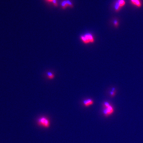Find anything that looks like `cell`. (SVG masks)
I'll return each instance as SVG.
<instances>
[{
    "label": "cell",
    "mask_w": 143,
    "mask_h": 143,
    "mask_svg": "<svg viewBox=\"0 0 143 143\" xmlns=\"http://www.w3.org/2000/svg\"><path fill=\"white\" fill-rule=\"evenodd\" d=\"M103 106L104 109L103 112L105 116L108 117L114 113V108L108 102H105L103 103Z\"/></svg>",
    "instance_id": "1"
},
{
    "label": "cell",
    "mask_w": 143,
    "mask_h": 143,
    "mask_svg": "<svg viewBox=\"0 0 143 143\" xmlns=\"http://www.w3.org/2000/svg\"><path fill=\"white\" fill-rule=\"evenodd\" d=\"M37 124L39 125L46 128H49L50 125L49 120L48 118L44 116L41 117L38 119Z\"/></svg>",
    "instance_id": "2"
},
{
    "label": "cell",
    "mask_w": 143,
    "mask_h": 143,
    "mask_svg": "<svg viewBox=\"0 0 143 143\" xmlns=\"http://www.w3.org/2000/svg\"><path fill=\"white\" fill-rule=\"evenodd\" d=\"M81 39L85 44H88L89 43H94L95 39L93 35L90 33H87L84 36H81Z\"/></svg>",
    "instance_id": "3"
},
{
    "label": "cell",
    "mask_w": 143,
    "mask_h": 143,
    "mask_svg": "<svg viewBox=\"0 0 143 143\" xmlns=\"http://www.w3.org/2000/svg\"><path fill=\"white\" fill-rule=\"evenodd\" d=\"M94 104L93 100L90 99H88L84 100L83 101V104L85 107H89L92 105Z\"/></svg>",
    "instance_id": "4"
},
{
    "label": "cell",
    "mask_w": 143,
    "mask_h": 143,
    "mask_svg": "<svg viewBox=\"0 0 143 143\" xmlns=\"http://www.w3.org/2000/svg\"><path fill=\"white\" fill-rule=\"evenodd\" d=\"M131 4L137 7H140L142 6V3L140 0H130Z\"/></svg>",
    "instance_id": "5"
},
{
    "label": "cell",
    "mask_w": 143,
    "mask_h": 143,
    "mask_svg": "<svg viewBox=\"0 0 143 143\" xmlns=\"http://www.w3.org/2000/svg\"><path fill=\"white\" fill-rule=\"evenodd\" d=\"M47 75L48 78L49 80H53L55 77L54 75L50 72H48L47 73Z\"/></svg>",
    "instance_id": "6"
},
{
    "label": "cell",
    "mask_w": 143,
    "mask_h": 143,
    "mask_svg": "<svg viewBox=\"0 0 143 143\" xmlns=\"http://www.w3.org/2000/svg\"><path fill=\"white\" fill-rule=\"evenodd\" d=\"M61 5L62 8L63 9H65L67 7L69 6L68 5L67 2H66V0H64L62 1L61 3Z\"/></svg>",
    "instance_id": "7"
},
{
    "label": "cell",
    "mask_w": 143,
    "mask_h": 143,
    "mask_svg": "<svg viewBox=\"0 0 143 143\" xmlns=\"http://www.w3.org/2000/svg\"><path fill=\"white\" fill-rule=\"evenodd\" d=\"M121 7L118 3V2L117 1L116 2L115 4V9L116 11L118 12L121 9Z\"/></svg>",
    "instance_id": "8"
},
{
    "label": "cell",
    "mask_w": 143,
    "mask_h": 143,
    "mask_svg": "<svg viewBox=\"0 0 143 143\" xmlns=\"http://www.w3.org/2000/svg\"><path fill=\"white\" fill-rule=\"evenodd\" d=\"M117 1L121 8L122 7L125 5V0H118Z\"/></svg>",
    "instance_id": "9"
},
{
    "label": "cell",
    "mask_w": 143,
    "mask_h": 143,
    "mask_svg": "<svg viewBox=\"0 0 143 143\" xmlns=\"http://www.w3.org/2000/svg\"><path fill=\"white\" fill-rule=\"evenodd\" d=\"M110 95L112 97H114L115 94V90L114 88H113L112 90V91L110 92Z\"/></svg>",
    "instance_id": "10"
},
{
    "label": "cell",
    "mask_w": 143,
    "mask_h": 143,
    "mask_svg": "<svg viewBox=\"0 0 143 143\" xmlns=\"http://www.w3.org/2000/svg\"><path fill=\"white\" fill-rule=\"evenodd\" d=\"M66 2L68 5L69 7L71 8H73V5L72 3L69 0H66Z\"/></svg>",
    "instance_id": "11"
},
{
    "label": "cell",
    "mask_w": 143,
    "mask_h": 143,
    "mask_svg": "<svg viewBox=\"0 0 143 143\" xmlns=\"http://www.w3.org/2000/svg\"><path fill=\"white\" fill-rule=\"evenodd\" d=\"M54 4V6H55L57 7L58 6V3H57V0H54L52 2Z\"/></svg>",
    "instance_id": "12"
},
{
    "label": "cell",
    "mask_w": 143,
    "mask_h": 143,
    "mask_svg": "<svg viewBox=\"0 0 143 143\" xmlns=\"http://www.w3.org/2000/svg\"><path fill=\"white\" fill-rule=\"evenodd\" d=\"M114 25L116 27H117L118 26L119 23L118 21L117 20H114Z\"/></svg>",
    "instance_id": "13"
},
{
    "label": "cell",
    "mask_w": 143,
    "mask_h": 143,
    "mask_svg": "<svg viewBox=\"0 0 143 143\" xmlns=\"http://www.w3.org/2000/svg\"><path fill=\"white\" fill-rule=\"evenodd\" d=\"M45 1L47 2H48V3H51L54 0H45Z\"/></svg>",
    "instance_id": "14"
}]
</instances>
